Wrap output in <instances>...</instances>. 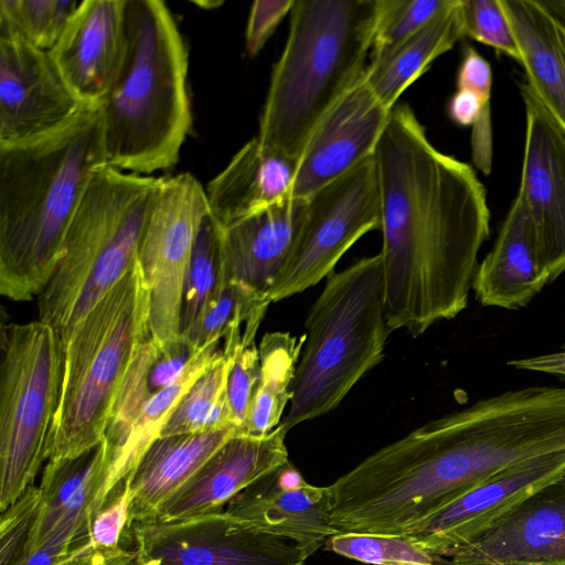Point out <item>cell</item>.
<instances>
[{
	"label": "cell",
	"instance_id": "obj_1",
	"mask_svg": "<svg viewBox=\"0 0 565 565\" xmlns=\"http://www.w3.org/2000/svg\"><path fill=\"white\" fill-rule=\"evenodd\" d=\"M374 158L386 318L392 331L418 337L468 305L490 233L486 189L471 166L429 141L407 104L392 108Z\"/></svg>",
	"mask_w": 565,
	"mask_h": 565
},
{
	"label": "cell",
	"instance_id": "obj_2",
	"mask_svg": "<svg viewBox=\"0 0 565 565\" xmlns=\"http://www.w3.org/2000/svg\"><path fill=\"white\" fill-rule=\"evenodd\" d=\"M107 166L98 104L58 128L0 145V292L38 298L62 257L64 238L93 172Z\"/></svg>",
	"mask_w": 565,
	"mask_h": 565
},
{
	"label": "cell",
	"instance_id": "obj_3",
	"mask_svg": "<svg viewBox=\"0 0 565 565\" xmlns=\"http://www.w3.org/2000/svg\"><path fill=\"white\" fill-rule=\"evenodd\" d=\"M127 49L98 103L107 166L142 175L174 167L192 126L189 53L161 0H127Z\"/></svg>",
	"mask_w": 565,
	"mask_h": 565
},
{
	"label": "cell",
	"instance_id": "obj_4",
	"mask_svg": "<svg viewBox=\"0 0 565 565\" xmlns=\"http://www.w3.org/2000/svg\"><path fill=\"white\" fill-rule=\"evenodd\" d=\"M289 14L256 138L297 162L320 120L366 73L376 0H295Z\"/></svg>",
	"mask_w": 565,
	"mask_h": 565
},
{
	"label": "cell",
	"instance_id": "obj_5",
	"mask_svg": "<svg viewBox=\"0 0 565 565\" xmlns=\"http://www.w3.org/2000/svg\"><path fill=\"white\" fill-rule=\"evenodd\" d=\"M161 178L96 169L67 228L62 257L38 297L39 320L63 349L88 311L132 268Z\"/></svg>",
	"mask_w": 565,
	"mask_h": 565
},
{
	"label": "cell",
	"instance_id": "obj_6",
	"mask_svg": "<svg viewBox=\"0 0 565 565\" xmlns=\"http://www.w3.org/2000/svg\"><path fill=\"white\" fill-rule=\"evenodd\" d=\"M305 328L289 407L280 423L287 433L333 411L383 360L392 329L380 253L330 274Z\"/></svg>",
	"mask_w": 565,
	"mask_h": 565
},
{
	"label": "cell",
	"instance_id": "obj_7",
	"mask_svg": "<svg viewBox=\"0 0 565 565\" xmlns=\"http://www.w3.org/2000/svg\"><path fill=\"white\" fill-rule=\"evenodd\" d=\"M149 337V296L137 260L79 321L64 348L47 460L77 457L103 440L125 376Z\"/></svg>",
	"mask_w": 565,
	"mask_h": 565
},
{
	"label": "cell",
	"instance_id": "obj_8",
	"mask_svg": "<svg viewBox=\"0 0 565 565\" xmlns=\"http://www.w3.org/2000/svg\"><path fill=\"white\" fill-rule=\"evenodd\" d=\"M0 367V511L33 484L57 412L64 349L36 320L2 323Z\"/></svg>",
	"mask_w": 565,
	"mask_h": 565
},
{
	"label": "cell",
	"instance_id": "obj_9",
	"mask_svg": "<svg viewBox=\"0 0 565 565\" xmlns=\"http://www.w3.org/2000/svg\"><path fill=\"white\" fill-rule=\"evenodd\" d=\"M381 194L374 154L306 198L294 247L269 291L271 302L327 278L364 234L381 228Z\"/></svg>",
	"mask_w": 565,
	"mask_h": 565
},
{
	"label": "cell",
	"instance_id": "obj_10",
	"mask_svg": "<svg viewBox=\"0 0 565 565\" xmlns=\"http://www.w3.org/2000/svg\"><path fill=\"white\" fill-rule=\"evenodd\" d=\"M209 215L206 190L193 174L161 178L138 250L149 296L150 337L160 348L181 340L184 280Z\"/></svg>",
	"mask_w": 565,
	"mask_h": 565
},
{
	"label": "cell",
	"instance_id": "obj_11",
	"mask_svg": "<svg viewBox=\"0 0 565 565\" xmlns=\"http://www.w3.org/2000/svg\"><path fill=\"white\" fill-rule=\"evenodd\" d=\"M137 565H305L295 543L266 533L225 509L172 521L134 523L126 531Z\"/></svg>",
	"mask_w": 565,
	"mask_h": 565
},
{
	"label": "cell",
	"instance_id": "obj_12",
	"mask_svg": "<svg viewBox=\"0 0 565 565\" xmlns=\"http://www.w3.org/2000/svg\"><path fill=\"white\" fill-rule=\"evenodd\" d=\"M40 510L25 565H56L92 544V525L113 492L106 445L47 460Z\"/></svg>",
	"mask_w": 565,
	"mask_h": 565
},
{
	"label": "cell",
	"instance_id": "obj_13",
	"mask_svg": "<svg viewBox=\"0 0 565 565\" xmlns=\"http://www.w3.org/2000/svg\"><path fill=\"white\" fill-rule=\"evenodd\" d=\"M83 105L50 52L0 20V145L43 136L70 120Z\"/></svg>",
	"mask_w": 565,
	"mask_h": 565
},
{
	"label": "cell",
	"instance_id": "obj_14",
	"mask_svg": "<svg viewBox=\"0 0 565 565\" xmlns=\"http://www.w3.org/2000/svg\"><path fill=\"white\" fill-rule=\"evenodd\" d=\"M525 145L519 195L529 211L543 267L552 282L565 271V129L529 84Z\"/></svg>",
	"mask_w": 565,
	"mask_h": 565
},
{
	"label": "cell",
	"instance_id": "obj_15",
	"mask_svg": "<svg viewBox=\"0 0 565 565\" xmlns=\"http://www.w3.org/2000/svg\"><path fill=\"white\" fill-rule=\"evenodd\" d=\"M564 472L565 449L523 461L471 489L405 536L436 555L450 557Z\"/></svg>",
	"mask_w": 565,
	"mask_h": 565
},
{
	"label": "cell",
	"instance_id": "obj_16",
	"mask_svg": "<svg viewBox=\"0 0 565 565\" xmlns=\"http://www.w3.org/2000/svg\"><path fill=\"white\" fill-rule=\"evenodd\" d=\"M391 110L364 75L310 135L297 160L289 195L306 199L372 157Z\"/></svg>",
	"mask_w": 565,
	"mask_h": 565
},
{
	"label": "cell",
	"instance_id": "obj_17",
	"mask_svg": "<svg viewBox=\"0 0 565 565\" xmlns=\"http://www.w3.org/2000/svg\"><path fill=\"white\" fill-rule=\"evenodd\" d=\"M450 561L451 565H565V472Z\"/></svg>",
	"mask_w": 565,
	"mask_h": 565
},
{
	"label": "cell",
	"instance_id": "obj_18",
	"mask_svg": "<svg viewBox=\"0 0 565 565\" xmlns=\"http://www.w3.org/2000/svg\"><path fill=\"white\" fill-rule=\"evenodd\" d=\"M225 510L266 533L295 543L308 557L339 533L330 522L328 487L307 482L290 461L254 481Z\"/></svg>",
	"mask_w": 565,
	"mask_h": 565
},
{
	"label": "cell",
	"instance_id": "obj_19",
	"mask_svg": "<svg viewBox=\"0 0 565 565\" xmlns=\"http://www.w3.org/2000/svg\"><path fill=\"white\" fill-rule=\"evenodd\" d=\"M127 0H83L49 51L84 104H98L115 83L127 49Z\"/></svg>",
	"mask_w": 565,
	"mask_h": 565
},
{
	"label": "cell",
	"instance_id": "obj_20",
	"mask_svg": "<svg viewBox=\"0 0 565 565\" xmlns=\"http://www.w3.org/2000/svg\"><path fill=\"white\" fill-rule=\"evenodd\" d=\"M287 431L237 434L225 441L158 510V521H172L222 511L254 481L286 463Z\"/></svg>",
	"mask_w": 565,
	"mask_h": 565
},
{
	"label": "cell",
	"instance_id": "obj_21",
	"mask_svg": "<svg viewBox=\"0 0 565 565\" xmlns=\"http://www.w3.org/2000/svg\"><path fill=\"white\" fill-rule=\"evenodd\" d=\"M305 211L306 199L289 196L224 227L217 226V282H238L268 297L294 247Z\"/></svg>",
	"mask_w": 565,
	"mask_h": 565
},
{
	"label": "cell",
	"instance_id": "obj_22",
	"mask_svg": "<svg viewBox=\"0 0 565 565\" xmlns=\"http://www.w3.org/2000/svg\"><path fill=\"white\" fill-rule=\"evenodd\" d=\"M550 284L543 267L533 224L516 195L497 241L478 264L472 289L483 306L519 309Z\"/></svg>",
	"mask_w": 565,
	"mask_h": 565
},
{
	"label": "cell",
	"instance_id": "obj_23",
	"mask_svg": "<svg viewBox=\"0 0 565 565\" xmlns=\"http://www.w3.org/2000/svg\"><path fill=\"white\" fill-rule=\"evenodd\" d=\"M237 434L245 433L228 425L209 431L157 438L127 478L131 495L127 530L134 523L154 520L160 507Z\"/></svg>",
	"mask_w": 565,
	"mask_h": 565
},
{
	"label": "cell",
	"instance_id": "obj_24",
	"mask_svg": "<svg viewBox=\"0 0 565 565\" xmlns=\"http://www.w3.org/2000/svg\"><path fill=\"white\" fill-rule=\"evenodd\" d=\"M296 163L250 139L207 183L211 217L224 227L289 198Z\"/></svg>",
	"mask_w": 565,
	"mask_h": 565
},
{
	"label": "cell",
	"instance_id": "obj_25",
	"mask_svg": "<svg viewBox=\"0 0 565 565\" xmlns=\"http://www.w3.org/2000/svg\"><path fill=\"white\" fill-rule=\"evenodd\" d=\"M526 83L565 129V25L540 0H500Z\"/></svg>",
	"mask_w": 565,
	"mask_h": 565
},
{
	"label": "cell",
	"instance_id": "obj_26",
	"mask_svg": "<svg viewBox=\"0 0 565 565\" xmlns=\"http://www.w3.org/2000/svg\"><path fill=\"white\" fill-rule=\"evenodd\" d=\"M465 36L461 0H450L423 29L403 43L383 64L366 68L365 78L390 109L431 63Z\"/></svg>",
	"mask_w": 565,
	"mask_h": 565
},
{
	"label": "cell",
	"instance_id": "obj_27",
	"mask_svg": "<svg viewBox=\"0 0 565 565\" xmlns=\"http://www.w3.org/2000/svg\"><path fill=\"white\" fill-rule=\"evenodd\" d=\"M218 342L198 348L183 375L153 395L127 429L114 441H106L110 481L115 489L134 471L148 447L160 434L192 384L221 356Z\"/></svg>",
	"mask_w": 565,
	"mask_h": 565
},
{
	"label": "cell",
	"instance_id": "obj_28",
	"mask_svg": "<svg viewBox=\"0 0 565 565\" xmlns=\"http://www.w3.org/2000/svg\"><path fill=\"white\" fill-rule=\"evenodd\" d=\"M305 335L265 333L258 347L259 376L248 408L245 433L266 435L276 429L290 401V388Z\"/></svg>",
	"mask_w": 565,
	"mask_h": 565
},
{
	"label": "cell",
	"instance_id": "obj_29",
	"mask_svg": "<svg viewBox=\"0 0 565 565\" xmlns=\"http://www.w3.org/2000/svg\"><path fill=\"white\" fill-rule=\"evenodd\" d=\"M262 296L238 282H217L203 311L181 338L192 348L220 342L233 327L244 330L245 347L255 343V337L268 306Z\"/></svg>",
	"mask_w": 565,
	"mask_h": 565
},
{
	"label": "cell",
	"instance_id": "obj_30",
	"mask_svg": "<svg viewBox=\"0 0 565 565\" xmlns=\"http://www.w3.org/2000/svg\"><path fill=\"white\" fill-rule=\"evenodd\" d=\"M233 358L222 352L218 360L192 384L166 423L160 437L209 431L232 425L226 413V383Z\"/></svg>",
	"mask_w": 565,
	"mask_h": 565
},
{
	"label": "cell",
	"instance_id": "obj_31",
	"mask_svg": "<svg viewBox=\"0 0 565 565\" xmlns=\"http://www.w3.org/2000/svg\"><path fill=\"white\" fill-rule=\"evenodd\" d=\"M323 550L371 565H451L447 557L404 535L339 532L326 541Z\"/></svg>",
	"mask_w": 565,
	"mask_h": 565
},
{
	"label": "cell",
	"instance_id": "obj_32",
	"mask_svg": "<svg viewBox=\"0 0 565 565\" xmlns=\"http://www.w3.org/2000/svg\"><path fill=\"white\" fill-rule=\"evenodd\" d=\"M450 0H376V28L367 68L383 64Z\"/></svg>",
	"mask_w": 565,
	"mask_h": 565
},
{
	"label": "cell",
	"instance_id": "obj_33",
	"mask_svg": "<svg viewBox=\"0 0 565 565\" xmlns=\"http://www.w3.org/2000/svg\"><path fill=\"white\" fill-rule=\"evenodd\" d=\"M81 1L0 0V20L34 46L50 51L64 32Z\"/></svg>",
	"mask_w": 565,
	"mask_h": 565
},
{
	"label": "cell",
	"instance_id": "obj_34",
	"mask_svg": "<svg viewBox=\"0 0 565 565\" xmlns=\"http://www.w3.org/2000/svg\"><path fill=\"white\" fill-rule=\"evenodd\" d=\"M218 227L209 215L198 234L188 267L181 308V335L203 311L218 278Z\"/></svg>",
	"mask_w": 565,
	"mask_h": 565
},
{
	"label": "cell",
	"instance_id": "obj_35",
	"mask_svg": "<svg viewBox=\"0 0 565 565\" xmlns=\"http://www.w3.org/2000/svg\"><path fill=\"white\" fill-rule=\"evenodd\" d=\"M40 510L39 487L30 486L0 519V565H25Z\"/></svg>",
	"mask_w": 565,
	"mask_h": 565
},
{
	"label": "cell",
	"instance_id": "obj_36",
	"mask_svg": "<svg viewBox=\"0 0 565 565\" xmlns=\"http://www.w3.org/2000/svg\"><path fill=\"white\" fill-rule=\"evenodd\" d=\"M461 13L465 35L520 63L519 47L500 0H461Z\"/></svg>",
	"mask_w": 565,
	"mask_h": 565
},
{
	"label": "cell",
	"instance_id": "obj_37",
	"mask_svg": "<svg viewBox=\"0 0 565 565\" xmlns=\"http://www.w3.org/2000/svg\"><path fill=\"white\" fill-rule=\"evenodd\" d=\"M258 376L259 353L255 343L238 349L233 358L226 383V413L228 422L243 433Z\"/></svg>",
	"mask_w": 565,
	"mask_h": 565
},
{
	"label": "cell",
	"instance_id": "obj_38",
	"mask_svg": "<svg viewBox=\"0 0 565 565\" xmlns=\"http://www.w3.org/2000/svg\"><path fill=\"white\" fill-rule=\"evenodd\" d=\"M130 489L126 479L109 494L105 505L92 525V543L97 546L116 547L126 535Z\"/></svg>",
	"mask_w": 565,
	"mask_h": 565
},
{
	"label": "cell",
	"instance_id": "obj_39",
	"mask_svg": "<svg viewBox=\"0 0 565 565\" xmlns=\"http://www.w3.org/2000/svg\"><path fill=\"white\" fill-rule=\"evenodd\" d=\"M295 0H256L253 2L245 32L248 55H256L282 19L290 13Z\"/></svg>",
	"mask_w": 565,
	"mask_h": 565
},
{
	"label": "cell",
	"instance_id": "obj_40",
	"mask_svg": "<svg viewBox=\"0 0 565 565\" xmlns=\"http://www.w3.org/2000/svg\"><path fill=\"white\" fill-rule=\"evenodd\" d=\"M56 565H137V552L122 545L104 547L92 543Z\"/></svg>",
	"mask_w": 565,
	"mask_h": 565
},
{
	"label": "cell",
	"instance_id": "obj_41",
	"mask_svg": "<svg viewBox=\"0 0 565 565\" xmlns=\"http://www.w3.org/2000/svg\"><path fill=\"white\" fill-rule=\"evenodd\" d=\"M507 364L518 370L565 376V345L553 353L513 359L508 361Z\"/></svg>",
	"mask_w": 565,
	"mask_h": 565
},
{
	"label": "cell",
	"instance_id": "obj_42",
	"mask_svg": "<svg viewBox=\"0 0 565 565\" xmlns=\"http://www.w3.org/2000/svg\"><path fill=\"white\" fill-rule=\"evenodd\" d=\"M540 2L565 25V0H540Z\"/></svg>",
	"mask_w": 565,
	"mask_h": 565
}]
</instances>
